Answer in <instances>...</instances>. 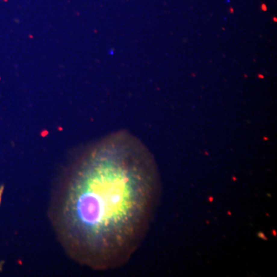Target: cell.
Returning a JSON list of instances; mask_svg holds the SVG:
<instances>
[{"label": "cell", "mask_w": 277, "mask_h": 277, "mask_svg": "<svg viewBox=\"0 0 277 277\" xmlns=\"http://www.w3.org/2000/svg\"><path fill=\"white\" fill-rule=\"evenodd\" d=\"M161 193L154 156L126 131L86 145L52 191L51 225L66 254L94 270L123 266L150 226Z\"/></svg>", "instance_id": "6da1fadb"}]
</instances>
